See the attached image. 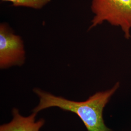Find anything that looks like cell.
<instances>
[{"mask_svg": "<svg viewBox=\"0 0 131 131\" xmlns=\"http://www.w3.org/2000/svg\"><path fill=\"white\" fill-rule=\"evenodd\" d=\"M119 85V83L117 82L112 88L97 92L82 102L71 101L39 88H35L33 92L38 96L39 101L33 112L38 113L47 108L56 107L76 114L88 131H111L104 122L103 109L118 89Z\"/></svg>", "mask_w": 131, "mask_h": 131, "instance_id": "6da1fadb", "label": "cell"}, {"mask_svg": "<svg viewBox=\"0 0 131 131\" xmlns=\"http://www.w3.org/2000/svg\"><path fill=\"white\" fill-rule=\"evenodd\" d=\"M91 9L89 30L107 22L120 27L127 39L131 38V0H92Z\"/></svg>", "mask_w": 131, "mask_h": 131, "instance_id": "7a4b0ae2", "label": "cell"}, {"mask_svg": "<svg viewBox=\"0 0 131 131\" xmlns=\"http://www.w3.org/2000/svg\"><path fill=\"white\" fill-rule=\"evenodd\" d=\"M26 53L22 38L16 35L6 23L0 24V69L22 66L25 62Z\"/></svg>", "mask_w": 131, "mask_h": 131, "instance_id": "3957f363", "label": "cell"}, {"mask_svg": "<svg viewBox=\"0 0 131 131\" xmlns=\"http://www.w3.org/2000/svg\"><path fill=\"white\" fill-rule=\"evenodd\" d=\"M37 114L33 112L28 116L24 117L20 114L18 108H13L11 121L1 125L0 131H39L45 121L43 118L36 121Z\"/></svg>", "mask_w": 131, "mask_h": 131, "instance_id": "277c9868", "label": "cell"}, {"mask_svg": "<svg viewBox=\"0 0 131 131\" xmlns=\"http://www.w3.org/2000/svg\"><path fill=\"white\" fill-rule=\"evenodd\" d=\"M3 2H11L14 6H22L35 9H41L49 3L51 0H1Z\"/></svg>", "mask_w": 131, "mask_h": 131, "instance_id": "5b68a950", "label": "cell"}]
</instances>
